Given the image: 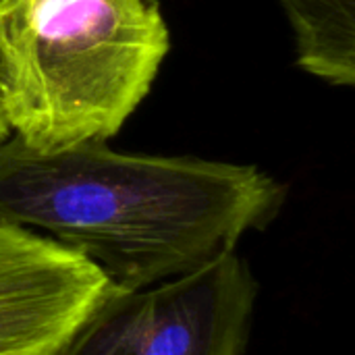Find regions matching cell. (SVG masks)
<instances>
[{
    "mask_svg": "<svg viewBox=\"0 0 355 355\" xmlns=\"http://www.w3.org/2000/svg\"><path fill=\"white\" fill-rule=\"evenodd\" d=\"M285 187L252 164L123 154L106 141L35 150L0 141V225L52 239L114 289H141L235 252Z\"/></svg>",
    "mask_w": 355,
    "mask_h": 355,
    "instance_id": "1",
    "label": "cell"
},
{
    "mask_svg": "<svg viewBox=\"0 0 355 355\" xmlns=\"http://www.w3.org/2000/svg\"><path fill=\"white\" fill-rule=\"evenodd\" d=\"M171 37L156 0H0V106L35 150L108 141Z\"/></svg>",
    "mask_w": 355,
    "mask_h": 355,
    "instance_id": "2",
    "label": "cell"
},
{
    "mask_svg": "<svg viewBox=\"0 0 355 355\" xmlns=\"http://www.w3.org/2000/svg\"><path fill=\"white\" fill-rule=\"evenodd\" d=\"M302 69L333 85L355 83V0H279Z\"/></svg>",
    "mask_w": 355,
    "mask_h": 355,
    "instance_id": "5",
    "label": "cell"
},
{
    "mask_svg": "<svg viewBox=\"0 0 355 355\" xmlns=\"http://www.w3.org/2000/svg\"><path fill=\"white\" fill-rule=\"evenodd\" d=\"M110 289L81 256L0 225V355H52Z\"/></svg>",
    "mask_w": 355,
    "mask_h": 355,
    "instance_id": "4",
    "label": "cell"
},
{
    "mask_svg": "<svg viewBox=\"0 0 355 355\" xmlns=\"http://www.w3.org/2000/svg\"><path fill=\"white\" fill-rule=\"evenodd\" d=\"M8 135H10V129H8V123H6L4 112H2V106H0V141H2L4 137H8Z\"/></svg>",
    "mask_w": 355,
    "mask_h": 355,
    "instance_id": "6",
    "label": "cell"
},
{
    "mask_svg": "<svg viewBox=\"0 0 355 355\" xmlns=\"http://www.w3.org/2000/svg\"><path fill=\"white\" fill-rule=\"evenodd\" d=\"M258 297L235 254L141 289H110L52 355H243Z\"/></svg>",
    "mask_w": 355,
    "mask_h": 355,
    "instance_id": "3",
    "label": "cell"
}]
</instances>
